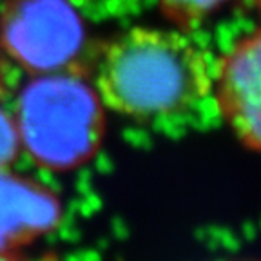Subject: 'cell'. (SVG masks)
I'll return each mask as SVG.
<instances>
[{"instance_id": "2", "label": "cell", "mask_w": 261, "mask_h": 261, "mask_svg": "<svg viewBox=\"0 0 261 261\" xmlns=\"http://www.w3.org/2000/svg\"><path fill=\"white\" fill-rule=\"evenodd\" d=\"M16 127L24 145L40 163L55 169L74 167L100 145L102 100L73 71L44 73L22 91Z\"/></svg>"}, {"instance_id": "10", "label": "cell", "mask_w": 261, "mask_h": 261, "mask_svg": "<svg viewBox=\"0 0 261 261\" xmlns=\"http://www.w3.org/2000/svg\"><path fill=\"white\" fill-rule=\"evenodd\" d=\"M257 6H259V9H261V0H257Z\"/></svg>"}, {"instance_id": "7", "label": "cell", "mask_w": 261, "mask_h": 261, "mask_svg": "<svg viewBox=\"0 0 261 261\" xmlns=\"http://www.w3.org/2000/svg\"><path fill=\"white\" fill-rule=\"evenodd\" d=\"M20 143V135L16 122L0 107V171L13 162L18 151Z\"/></svg>"}, {"instance_id": "5", "label": "cell", "mask_w": 261, "mask_h": 261, "mask_svg": "<svg viewBox=\"0 0 261 261\" xmlns=\"http://www.w3.org/2000/svg\"><path fill=\"white\" fill-rule=\"evenodd\" d=\"M57 201L29 181L0 172V250L22 243L53 227Z\"/></svg>"}, {"instance_id": "6", "label": "cell", "mask_w": 261, "mask_h": 261, "mask_svg": "<svg viewBox=\"0 0 261 261\" xmlns=\"http://www.w3.org/2000/svg\"><path fill=\"white\" fill-rule=\"evenodd\" d=\"M225 0H160L163 15L178 28H194L218 9Z\"/></svg>"}, {"instance_id": "1", "label": "cell", "mask_w": 261, "mask_h": 261, "mask_svg": "<svg viewBox=\"0 0 261 261\" xmlns=\"http://www.w3.org/2000/svg\"><path fill=\"white\" fill-rule=\"evenodd\" d=\"M94 84L103 106L149 120L207 96L212 76L208 58L184 33L135 28L102 49Z\"/></svg>"}, {"instance_id": "4", "label": "cell", "mask_w": 261, "mask_h": 261, "mask_svg": "<svg viewBox=\"0 0 261 261\" xmlns=\"http://www.w3.org/2000/svg\"><path fill=\"white\" fill-rule=\"evenodd\" d=\"M216 94L234 135L243 145L261 152V31L240 40L223 58Z\"/></svg>"}, {"instance_id": "9", "label": "cell", "mask_w": 261, "mask_h": 261, "mask_svg": "<svg viewBox=\"0 0 261 261\" xmlns=\"http://www.w3.org/2000/svg\"><path fill=\"white\" fill-rule=\"evenodd\" d=\"M0 261H16V259L9 252H2V250H0Z\"/></svg>"}, {"instance_id": "3", "label": "cell", "mask_w": 261, "mask_h": 261, "mask_svg": "<svg viewBox=\"0 0 261 261\" xmlns=\"http://www.w3.org/2000/svg\"><path fill=\"white\" fill-rule=\"evenodd\" d=\"M86 42L69 0H8L0 11L2 49L31 73L73 69Z\"/></svg>"}, {"instance_id": "8", "label": "cell", "mask_w": 261, "mask_h": 261, "mask_svg": "<svg viewBox=\"0 0 261 261\" xmlns=\"http://www.w3.org/2000/svg\"><path fill=\"white\" fill-rule=\"evenodd\" d=\"M6 87V62L2 58V53H0V93L4 91Z\"/></svg>"}]
</instances>
